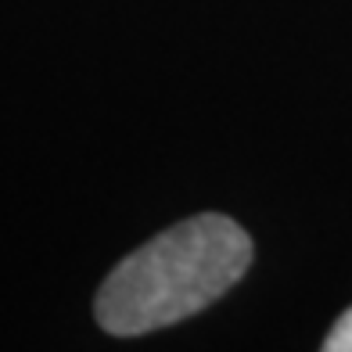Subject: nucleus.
Returning <instances> with one entry per match:
<instances>
[{"instance_id": "1", "label": "nucleus", "mask_w": 352, "mask_h": 352, "mask_svg": "<svg viewBox=\"0 0 352 352\" xmlns=\"http://www.w3.org/2000/svg\"><path fill=\"white\" fill-rule=\"evenodd\" d=\"M252 255V237L230 216H190L111 270L94 316L116 338L173 327L227 295L248 274Z\"/></svg>"}, {"instance_id": "2", "label": "nucleus", "mask_w": 352, "mask_h": 352, "mask_svg": "<svg viewBox=\"0 0 352 352\" xmlns=\"http://www.w3.org/2000/svg\"><path fill=\"white\" fill-rule=\"evenodd\" d=\"M324 352H352V309H345L338 324L331 327V334L324 338Z\"/></svg>"}]
</instances>
